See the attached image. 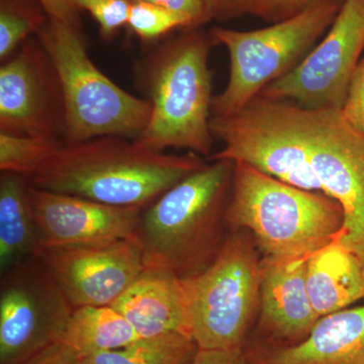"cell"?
I'll return each mask as SVG.
<instances>
[{
  "instance_id": "obj_22",
  "label": "cell",
  "mask_w": 364,
  "mask_h": 364,
  "mask_svg": "<svg viewBox=\"0 0 364 364\" xmlns=\"http://www.w3.org/2000/svg\"><path fill=\"white\" fill-rule=\"evenodd\" d=\"M49 16L38 0H0V59L11 58L33 33H39Z\"/></svg>"
},
{
  "instance_id": "obj_33",
  "label": "cell",
  "mask_w": 364,
  "mask_h": 364,
  "mask_svg": "<svg viewBox=\"0 0 364 364\" xmlns=\"http://www.w3.org/2000/svg\"><path fill=\"white\" fill-rule=\"evenodd\" d=\"M363 279H364V269H363Z\"/></svg>"
},
{
  "instance_id": "obj_31",
  "label": "cell",
  "mask_w": 364,
  "mask_h": 364,
  "mask_svg": "<svg viewBox=\"0 0 364 364\" xmlns=\"http://www.w3.org/2000/svg\"><path fill=\"white\" fill-rule=\"evenodd\" d=\"M50 18L80 28L79 9L71 0H38Z\"/></svg>"
},
{
  "instance_id": "obj_23",
  "label": "cell",
  "mask_w": 364,
  "mask_h": 364,
  "mask_svg": "<svg viewBox=\"0 0 364 364\" xmlns=\"http://www.w3.org/2000/svg\"><path fill=\"white\" fill-rule=\"evenodd\" d=\"M63 140L0 133L1 172L32 176Z\"/></svg>"
},
{
  "instance_id": "obj_26",
  "label": "cell",
  "mask_w": 364,
  "mask_h": 364,
  "mask_svg": "<svg viewBox=\"0 0 364 364\" xmlns=\"http://www.w3.org/2000/svg\"><path fill=\"white\" fill-rule=\"evenodd\" d=\"M322 0H245L243 14L277 23L296 16Z\"/></svg>"
},
{
  "instance_id": "obj_28",
  "label": "cell",
  "mask_w": 364,
  "mask_h": 364,
  "mask_svg": "<svg viewBox=\"0 0 364 364\" xmlns=\"http://www.w3.org/2000/svg\"><path fill=\"white\" fill-rule=\"evenodd\" d=\"M133 2H146L167 9L186 18L189 23V30L198 28L210 21L207 9L202 0H129Z\"/></svg>"
},
{
  "instance_id": "obj_15",
  "label": "cell",
  "mask_w": 364,
  "mask_h": 364,
  "mask_svg": "<svg viewBox=\"0 0 364 364\" xmlns=\"http://www.w3.org/2000/svg\"><path fill=\"white\" fill-rule=\"evenodd\" d=\"M306 261L272 257L260 261L261 329L277 348L305 339L321 318L306 289Z\"/></svg>"
},
{
  "instance_id": "obj_29",
  "label": "cell",
  "mask_w": 364,
  "mask_h": 364,
  "mask_svg": "<svg viewBox=\"0 0 364 364\" xmlns=\"http://www.w3.org/2000/svg\"><path fill=\"white\" fill-rule=\"evenodd\" d=\"M23 364H83V359L65 344L57 342Z\"/></svg>"
},
{
  "instance_id": "obj_6",
  "label": "cell",
  "mask_w": 364,
  "mask_h": 364,
  "mask_svg": "<svg viewBox=\"0 0 364 364\" xmlns=\"http://www.w3.org/2000/svg\"><path fill=\"white\" fill-rule=\"evenodd\" d=\"M344 0H322L296 16L254 31L215 26L213 44L226 47L230 73L226 88L213 98L212 117L240 111L270 83L299 65L329 30Z\"/></svg>"
},
{
  "instance_id": "obj_7",
  "label": "cell",
  "mask_w": 364,
  "mask_h": 364,
  "mask_svg": "<svg viewBox=\"0 0 364 364\" xmlns=\"http://www.w3.org/2000/svg\"><path fill=\"white\" fill-rule=\"evenodd\" d=\"M210 130L224 143L210 157L213 161L246 163L296 188L323 193L311 162L301 107L256 97L234 114L213 116Z\"/></svg>"
},
{
  "instance_id": "obj_27",
  "label": "cell",
  "mask_w": 364,
  "mask_h": 364,
  "mask_svg": "<svg viewBox=\"0 0 364 364\" xmlns=\"http://www.w3.org/2000/svg\"><path fill=\"white\" fill-rule=\"evenodd\" d=\"M341 114L347 123L364 134V59L359 61L352 76Z\"/></svg>"
},
{
  "instance_id": "obj_9",
  "label": "cell",
  "mask_w": 364,
  "mask_h": 364,
  "mask_svg": "<svg viewBox=\"0 0 364 364\" xmlns=\"http://www.w3.org/2000/svg\"><path fill=\"white\" fill-rule=\"evenodd\" d=\"M73 308L37 257L1 275L0 364H23L60 341Z\"/></svg>"
},
{
  "instance_id": "obj_17",
  "label": "cell",
  "mask_w": 364,
  "mask_h": 364,
  "mask_svg": "<svg viewBox=\"0 0 364 364\" xmlns=\"http://www.w3.org/2000/svg\"><path fill=\"white\" fill-rule=\"evenodd\" d=\"M250 360L251 364H364V305L324 316L299 343L261 352Z\"/></svg>"
},
{
  "instance_id": "obj_1",
  "label": "cell",
  "mask_w": 364,
  "mask_h": 364,
  "mask_svg": "<svg viewBox=\"0 0 364 364\" xmlns=\"http://www.w3.org/2000/svg\"><path fill=\"white\" fill-rule=\"evenodd\" d=\"M205 165L196 153L165 154L135 140L105 136L78 143L63 141L26 179L45 191L114 207L146 208Z\"/></svg>"
},
{
  "instance_id": "obj_10",
  "label": "cell",
  "mask_w": 364,
  "mask_h": 364,
  "mask_svg": "<svg viewBox=\"0 0 364 364\" xmlns=\"http://www.w3.org/2000/svg\"><path fill=\"white\" fill-rule=\"evenodd\" d=\"M364 49V0H344L324 39L257 97L305 109H341Z\"/></svg>"
},
{
  "instance_id": "obj_30",
  "label": "cell",
  "mask_w": 364,
  "mask_h": 364,
  "mask_svg": "<svg viewBox=\"0 0 364 364\" xmlns=\"http://www.w3.org/2000/svg\"><path fill=\"white\" fill-rule=\"evenodd\" d=\"M191 364H251L243 348L232 350L198 349Z\"/></svg>"
},
{
  "instance_id": "obj_4",
  "label": "cell",
  "mask_w": 364,
  "mask_h": 364,
  "mask_svg": "<svg viewBox=\"0 0 364 364\" xmlns=\"http://www.w3.org/2000/svg\"><path fill=\"white\" fill-rule=\"evenodd\" d=\"M226 220L235 230L248 229L264 257L309 259L341 240L344 214L324 193L296 188L234 162Z\"/></svg>"
},
{
  "instance_id": "obj_32",
  "label": "cell",
  "mask_w": 364,
  "mask_h": 364,
  "mask_svg": "<svg viewBox=\"0 0 364 364\" xmlns=\"http://www.w3.org/2000/svg\"><path fill=\"white\" fill-rule=\"evenodd\" d=\"M210 20L233 18L243 14L245 0H202Z\"/></svg>"
},
{
  "instance_id": "obj_8",
  "label": "cell",
  "mask_w": 364,
  "mask_h": 364,
  "mask_svg": "<svg viewBox=\"0 0 364 364\" xmlns=\"http://www.w3.org/2000/svg\"><path fill=\"white\" fill-rule=\"evenodd\" d=\"M182 279L198 349L243 348L260 298V261L250 239L231 235L205 272Z\"/></svg>"
},
{
  "instance_id": "obj_20",
  "label": "cell",
  "mask_w": 364,
  "mask_h": 364,
  "mask_svg": "<svg viewBox=\"0 0 364 364\" xmlns=\"http://www.w3.org/2000/svg\"><path fill=\"white\" fill-rule=\"evenodd\" d=\"M136 330L112 306L73 309L60 341L85 359L117 350L140 340Z\"/></svg>"
},
{
  "instance_id": "obj_3",
  "label": "cell",
  "mask_w": 364,
  "mask_h": 364,
  "mask_svg": "<svg viewBox=\"0 0 364 364\" xmlns=\"http://www.w3.org/2000/svg\"><path fill=\"white\" fill-rule=\"evenodd\" d=\"M233 171L231 160H214L143 210L135 241L146 269L168 270L188 279L214 262L226 240L223 225Z\"/></svg>"
},
{
  "instance_id": "obj_11",
  "label": "cell",
  "mask_w": 364,
  "mask_h": 364,
  "mask_svg": "<svg viewBox=\"0 0 364 364\" xmlns=\"http://www.w3.org/2000/svg\"><path fill=\"white\" fill-rule=\"evenodd\" d=\"M301 114L322 191L343 210L340 242L364 268V134L347 123L341 109H301Z\"/></svg>"
},
{
  "instance_id": "obj_13",
  "label": "cell",
  "mask_w": 364,
  "mask_h": 364,
  "mask_svg": "<svg viewBox=\"0 0 364 364\" xmlns=\"http://www.w3.org/2000/svg\"><path fill=\"white\" fill-rule=\"evenodd\" d=\"M36 257L73 309L111 306L146 269L134 240L42 248Z\"/></svg>"
},
{
  "instance_id": "obj_19",
  "label": "cell",
  "mask_w": 364,
  "mask_h": 364,
  "mask_svg": "<svg viewBox=\"0 0 364 364\" xmlns=\"http://www.w3.org/2000/svg\"><path fill=\"white\" fill-rule=\"evenodd\" d=\"M41 249L26 177L2 172L0 177V273L36 257Z\"/></svg>"
},
{
  "instance_id": "obj_5",
  "label": "cell",
  "mask_w": 364,
  "mask_h": 364,
  "mask_svg": "<svg viewBox=\"0 0 364 364\" xmlns=\"http://www.w3.org/2000/svg\"><path fill=\"white\" fill-rule=\"evenodd\" d=\"M58 76L64 109V142L98 136L136 140L151 114L146 98L134 97L107 77L91 61L80 28L49 18L38 33Z\"/></svg>"
},
{
  "instance_id": "obj_12",
  "label": "cell",
  "mask_w": 364,
  "mask_h": 364,
  "mask_svg": "<svg viewBox=\"0 0 364 364\" xmlns=\"http://www.w3.org/2000/svg\"><path fill=\"white\" fill-rule=\"evenodd\" d=\"M0 133L64 141L61 86L39 39L26 40L11 58L2 62Z\"/></svg>"
},
{
  "instance_id": "obj_25",
  "label": "cell",
  "mask_w": 364,
  "mask_h": 364,
  "mask_svg": "<svg viewBox=\"0 0 364 364\" xmlns=\"http://www.w3.org/2000/svg\"><path fill=\"white\" fill-rule=\"evenodd\" d=\"M79 11H87L100 26V35L111 39L124 25H128L131 2L129 0H71Z\"/></svg>"
},
{
  "instance_id": "obj_24",
  "label": "cell",
  "mask_w": 364,
  "mask_h": 364,
  "mask_svg": "<svg viewBox=\"0 0 364 364\" xmlns=\"http://www.w3.org/2000/svg\"><path fill=\"white\" fill-rule=\"evenodd\" d=\"M128 26L141 40L146 42L160 39L176 28L189 30V23L186 18L146 2L131 4Z\"/></svg>"
},
{
  "instance_id": "obj_14",
  "label": "cell",
  "mask_w": 364,
  "mask_h": 364,
  "mask_svg": "<svg viewBox=\"0 0 364 364\" xmlns=\"http://www.w3.org/2000/svg\"><path fill=\"white\" fill-rule=\"evenodd\" d=\"M31 200L41 249L135 241L145 210L114 207L32 186Z\"/></svg>"
},
{
  "instance_id": "obj_16",
  "label": "cell",
  "mask_w": 364,
  "mask_h": 364,
  "mask_svg": "<svg viewBox=\"0 0 364 364\" xmlns=\"http://www.w3.org/2000/svg\"><path fill=\"white\" fill-rule=\"evenodd\" d=\"M111 306L141 338L171 333L191 337L183 279L168 270H144Z\"/></svg>"
},
{
  "instance_id": "obj_18",
  "label": "cell",
  "mask_w": 364,
  "mask_h": 364,
  "mask_svg": "<svg viewBox=\"0 0 364 364\" xmlns=\"http://www.w3.org/2000/svg\"><path fill=\"white\" fill-rule=\"evenodd\" d=\"M363 267L355 254L336 240L306 261V282L321 318L364 298Z\"/></svg>"
},
{
  "instance_id": "obj_21",
  "label": "cell",
  "mask_w": 364,
  "mask_h": 364,
  "mask_svg": "<svg viewBox=\"0 0 364 364\" xmlns=\"http://www.w3.org/2000/svg\"><path fill=\"white\" fill-rule=\"evenodd\" d=\"M198 350L191 337L171 333L102 352L83 359V364H191Z\"/></svg>"
},
{
  "instance_id": "obj_2",
  "label": "cell",
  "mask_w": 364,
  "mask_h": 364,
  "mask_svg": "<svg viewBox=\"0 0 364 364\" xmlns=\"http://www.w3.org/2000/svg\"><path fill=\"white\" fill-rule=\"evenodd\" d=\"M210 37L196 28L158 46L136 65V80L150 102L149 122L136 142L155 152H212L213 73Z\"/></svg>"
}]
</instances>
